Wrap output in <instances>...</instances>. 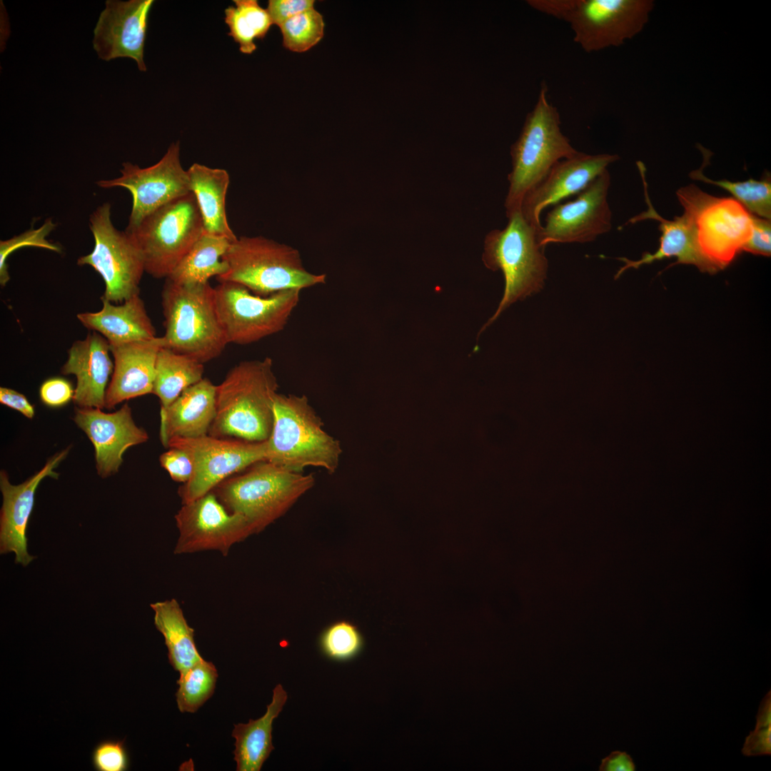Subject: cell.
<instances>
[{
  "mask_svg": "<svg viewBox=\"0 0 771 771\" xmlns=\"http://www.w3.org/2000/svg\"><path fill=\"white\" fill-rule=\"evenodd\" d=\"M278 383L272 358L238 363L216 386V412L208 435L251 442L268 439Z\"/></svg>",
  "mask_w": 771,
  "mask_h": 771,
  "instance_id": "6da1fadb",
  "label": "cell"
},
{
  "mask_svg": "<svg viewBox=\"0 0 771 771\" xmlns=\"http://www.w3.org/2000/svg\"><path fill=\"white\" fill-rule=\"evenodd\" d=\"M323 426L305 395L278 393L272 431L266 440V460L294 473L313 466L333 474L343 450Z\"/></svg>",
  "mask_w": 771,
  "mask_h": 771,
  "instance_id": "7a4b0ae2",
  "label": "cell"
},
{
  "mask_svg": "<svg viewBox=\"0 0 771 771\" xmlns=\"http://www.w3.org/2000/svg\"><path fill=\"white\" fill-rule=\"evenodd\" d=\"M314 484L311 473H294L262 460L212 491L230 513L243 516L255 534L285 515Z\"/></svg>",
  "mask_w": 771,
  "mask_h": 771,
  "instance_id": "3957f363",
  "label": "cell"
},
{
  "mask_svg": "<svg viewBox=\"0 0 771 771\" xmlns=\"http://www.w3.org/2000/svg\"><path fill=\"white\" fill-rule=\"evenodd\" d=\"M541 84L533 109L529 112L518 140L511 146L512 171L505 201L507 217L521 211L525 195L535 188L559 161L578 153L560 129V114Z\"/></svg>",
  "mask_w": 771,
  "mask_h": 771,
  "instance_id": "277c9868",
  "label": "cell"
},
{
  "mask_svg": "<svg viewBox=\"0 0 771 771\" xmlns=\"http://www.w3.org/2000/svg\"><path fill=\"white\" fill-rule=\"evenodd\" d=\"M161 304L165 347L203 363L222 353L228 342L209 283L182 285L166 278Z\"/></svg>",
  "mask_w": 771,
  "mask_h": 771,
  "instance_id": "5b68a950",
  "label": "cell"
},
{
  "mask_svg": "<svg viewBox=\"0 0 771 771\" xmlns=\"http://www.w3.org/2000/svg\"><path fill=\"white\" fill-rule=\"evenodd\" d=\"M228 269L217 278L248 288L253 293L268 296L281 291L301 289L326 283V274L308 271L299 251L263 236H241L233 241L222 258Z\"/></svg>",
  "mask_w": 771,
  "mask_h": 771,
  "instance_id": "8992f818",
  "label": "cell"
},
{
  "mask_svg": "<svg viewBox=\"0 0 771 771\" xmlns=\"http://www.w3.org/2000/svg\"><path fill=\"white\" fill-rule=\"evenodd\" d=\"M507 226L485 236L483 261L492 270H500L505 279L504 294L495 314L480 330L490 325L513 303L539 292L545 283L548 260L538 239V228L530 223L521 211L508 217Z\"/></svg>",
  "mask_w": 771,
  "mask_h": 771,
  "instance_id": "52a82bcc",
  "label": "cell"
},
{
  "mask_svg": "<svg viewBox=\"0 0 771 771\" xmlns=\"http://www.w3.org/2000/svg\"><path fill=\"white\" fill-rule=\"evenodd\" d=\"M535 9L568 22L574 41L586 52L618 46L640 33L654 6L651 0H532Z\"/></svg>",
  "mask_w": 771,
  "mask_h": 771,
  "instance_id": "ba28073f",
  "label": "cell"
},
{
  "mask_svg": "<svg viewBox=\"0 0 771 771\" xmlns=\"http://www.w3.org/2000/svg\"><path fill=\"white\" fill-rule=\"evenodd\" d=\"M676 195L701 253L719 271L727 267L750 236L752 214L734 198L711 196L694 184Z\"/></svg>",
  "mask_w": 771,
  "mask_h": 771,
  "instance_id": "9c48e42d",
  "label": "cell"
},
{
  "mask_svg": "<svg viewBox=\"0 0 771 771\" xmlns=\"http://www.w3.org/2000/svg\"><path fill=\"white\" fill-rule=\"evenodd\" d=\"M203 231L198 206L190 192L160 207L128 233L141 252L145 272L166 278Z\"/></svg>",
  "mask_w": 771,
  "mask_h": 771,
  "instance_id": "30bf717a",
  "label": "cell"
},
{
  "mask_svg": "<svg viewBox=\"0 0 771 771\" xmlns=\"http://www.w3.org/2000/svg\"><path fill=\"white\" fill-rule=\"evenodd\" d=\"M301 291L288 289L261 296L240 283L219 281L214 288L215 303L228 343L251 344L283 330Z\"/></svg>",
  "mask_w": 771,
  "mask_h": 771,
  "instance_id": "8fae6325",
  "label": "cell"
},
{
  "mask_svg": "<svg viewBox=\"0 0 771 771\" xmlns=\"http://www.w3.org/2000/svg\"><path fill=\"white\" fill-rule=\"evenodd\" d=\"M111 211V203L106 202L90 215L89 228L94 246L90 253L78 258L77 264L92 267L104 282L101 297L119 304L140 294L139 285L145 268L136 241L129 233L114 226Z\"/></svg>",
  "mask_w": 771,
  "mask_h": 771,
  "instance_id": "7c38bea8",
  "label": "cell"
},
{
  "mask_svg": "<svg viewBox=\"0 0 771 771\" xmlns=\"http://www.w3.org/2000/svg\"><path fill=\"white\" fill-rule=\"evenodd\" d=\"M186 451L193 463L191 479L178 493L182 504L212 491L219 483L262 460H266V441L251 442L209 435L196 438H174L166 448Z\"/></svg>",
  "mask_w": 771,
  "mask_h": 771,
  "instance_id": "4fadbf2b",
  "label": "cell"
},
{
  "mask_svg": "<svg viewBox=\"0 0 771 771\" xmlns=\"http://www.w3.org/2000/svg\"><path fill=\"white\" fill-rule=\"evenodd\" d=\"M121 175L99 180L104 188L123 187L132 196V207L126 231L134 230L149 214L171 201L191 192L189 178L180 161L179 141L172 143L161 160L141 168L131 162L122 163Z\"/></svg>",
  "mask_w": 771,
  "mask_h": 771,
  "instance_id": "5bb4252c",
  "label": "cell"
},
{
  "mask_svg": "<svg viewBox=\"0 0 771 771\" xmlns=\"http://www.w3.org/2000/svg\"><path fill=\"white\" fill-rule=\"evenodd\" d=\"M174 518L178 530L176 555L216 550L226 556L234 544L253 534L247 520L230 513L213 491L182 504Z\"/></svg>",
  "mask_w": 771,
  "mask_h": 771,
  "instance_id": "9a60e30c",
  "label": "cell"
},
{
  "mask_svg": "<svg viewBox=\"0 0 771 771\" xmlns=\"http://www.w3.org/2000/svg\"><path fill=\"white\" fill-rule=\"evenodd\" d=\"M610 176L605 170L593 180L576 198L556 206L548 213L538 231L540 245L587 243L608 233L612 213L608 202Z\"/></svg>",
  "mask_w": 771,
  "mask_h": 771,
  "instance_id": "2e32d148",
  "label": "cell"
},
{
  "mask_svg": "<svg viewBox=\"0 0 771 771\" xmlns=\"http://www.w3.org/2000/svg\"><path fill=\"white\" fill-rule=\"evenodd\" d=\"M153 0H107L94 30L93 46L99 58L127 57L146 71L143 49Z\"/></svg>",
  "mask_w": 771,
  "mask_h": 771,
  "instance_id": "e0dca14e",
  "label": "cell"
},
{
  "mask_svg": "<svg viewBox=\"0 0 771 771\" xmlns=\"http://www.w3.org/2000/svg\"><path fill=\"white\" fill-rule=\"evenodd\" d=\"M74 420L93 443L97 472L102 478L118 472L128 448L148 439L146 430L136 425L127 403L113 413L78 407Z\"/></svg>",
  "mask_w": 771,
  "mask_h": 771,
  "instance_id": "ac0fdd59",
  "label": "cell"
},
{
  "mask_svg": "<svg viewBox=\"0 0 771 771\" xmlns=\"http://www.w3.org/2000/svg\"><path fill=\"white\" fill-rule=\"evenodd\" d=\"M618 158L619 156L614 154L590 155L578 151L573 156L559 161L525 195L521 206L524 218L540 228L542 226L540 216L545 208L579 193Z\"/></svg>",
  "mask_w": 771,
  "mask_h": 771,
  "instance_id": "d6986e66",
  "label": "cell"
},
{
  "mask_svg": "<svg viewBox=\"0 0 771 771\" xmlns=\"http://www.w3.org/2000/svg\"><path fill=\"white\" fill-rule=\"evenodd\" d=\"M69 450V448L56 453L39 471L19 485H12L5 471L0 473V489L3 496L0 515V553H14L16 563L25 567L35 558L28 553L26 538L35 492L44 478H58L59 473L54 469L66 457Z\"/></svg>",
  "mask_w": 771,
  "mask_h": 771,
  "instance_id": "ffe728a7",
  "label": "cell"
},
{
  "mask_svg": "<svg viewBox=\"0 0 771 771\" xmlns=\"http://www.w3.org/2000/svg\"><path fill=\"white\" fill-rule=\"evenodd\" d=\"M165 345L163 336L110 344L114 371L105 408L112 409L124 400L152 393L157 355Z\"/></svg>",
  "mask_w": 771,
  "mask_h": 771,
  "instance_id": "44dd1931",
  "label": "cell"
},
{
  "mask_svg": "<svg viewBox=\"0 0 771 771\" xmlns=\"http://www.w3.org/2000/svg\"><path fill=\"white\" fill-rule=\"evenodd\" d=\"M110 353L109 341L95 331L69 348L61 373L76 376L73 400L79 408H105L106 386L114 371Z\"/></svg>",
  "mask_w": 771,
  "mask_h": 771,
  "instance_id": "7402d4cb",
  "label": "cell"
},
{
  "mask_svg": "<svg viewBox=\"0 0 771 771\" xmlns=\"http://www.w3.org/2000/svg\"><path fill=\"white\" fill-rule=\"evenodd\" d=\"M644 186L645 197L647 205L646 211L633 218L629 222L635 223L645 219H654L660 223L659 228L661 231L660 238V246L653 253H645L638 261H631L626 258H618L625 263L616 273L615 278L628 268H638L644 264H649L655 261L662 260L665 258L675 257L677 262L670 266L678 263L692 264L698 268L701 272L715 273L719 271L712 263L706 259L700 251L695 240L692 228L685 216L675 217L673 221L663 218L655 211L652 205L647 193V184L645 179V167L643 163H637Z\"/></svg>",
  "mask_w": 771,
  "mask_h": 771,
  "instance_id": "603a6c76",
  "label": "cell"
},
{
  "mask_svg": "<svg viewBox=\"0 0 771 771\" xmlns=\"http://www.w3.org/2000/svg\"><path fill=\"white\" fill-rule=\"evenodd\" d=\"M216 412V386L203 378L185 389L168 407L161 408L160 440L166 448L174 438L208 435Z\"/></svg>",
  "mask_w": 771,
  "mask_h": 771,
  "instance_id": "cb8c5ba5",
  "label": "cell"
},
{
  "mask_svg": "<svg viewBox=\"0 0 771 771\" xmlns=\"http://www.w3.org/2000/svg\"><path fill=\"white\" fill-rule=\"evenodd\" d=\"M102 308L96 312L78 313L81 323L103 336L110 344H121L156 337L140 294L116 305L101 297Z\"/></svg>",
  "mask_w": 771,
  "mask_h": 771,
  "instance_id": "d4e9b609",
  "label": "cell"
},
{
  "mask_svg": "<svg viewBox=\"0 0 771 771\" xmlns=\"http://www.w3.org/2000/svg\"><path fill=\"white\" fill-rule=\"evenodd\" d=\"M191 192L195 196L201 216L203 232L222 236L235 241L226 216V198L230 178L222 168H213L195 163L187 170Z\"/></svg>",
  "mask_w": 771,
  "mask_h": 771,
  "instance_id": "484cf974",
  "label": "cell"
},
{
  "mask_svg": "<svg viewBox=\"0 0 771 771\" xmlns=\"http://www.w3.org/2000/svg\"><path fill=\"white\" fill-rule=\"evenodd\" d=\"M288 698L281 684L273 690L271 702L266 713L257 720L234 725V760L237 771H259L274 747L272 744V725L281 712Z\"/></svg>",
  "mask_w": 771,
  "mask_h": 771,
  "instance_id": "4316f807",
  "label": "cell"
},
{
  "mask_svg": "<svg viewBox=\"0 0 771 771\" xmlns=\"http://www.w3.org/2000/svg\"><path fill=\"white\" fill-rule=\"evenodd\" d=\"M154 611V625L162 634L168 649V657L179 672L189 668L203 657L194 641V630L188 625L183 610L175 599L151 604Z\"/></svg>",
  "mask_w": 771,
  "mask_h": 771,
  "instance_id": "83f0119b",
  "label": "cell"
},
{
  "mask_svg": "<svg viewBox=\"0 0 771 771\" xmlns=\"http://www.w3.org/2000/svg\"><path fill=\"white\" fill-rule=\"evenodd\" d=\"M233 242L203 232L166 278L182 285L209 283L211 277L227 272L228 265L222 258Z\"/></svg>",
  "mask_w": 771,
  "mask_h": 771,
  "instance_id": "f1b7e54d",
  "label": "cell"
},
{
  "mask_svg": "<svg viewBox=\"0 0 771 771\" xmlns=\"http://www.w3.org/2000/svg\"><path fill=\"white\" fill-rule=\"evenodd\" d=\"M204 366L188 356L163 346L158 353L153 392L166 408L189 386L203 378Z\"/></svg>",
  "mask_w": 771,
  "mask_h": 771,
  "instance_id": "f546056e",
  "label": "cell"
},
{
  "mask_svg": "<svg viewBox=\"0 0 771 771\" xmlns=\"http://www.w3.org/2000/svg\"><path fill=\"white\" fill-rule=\"evenodd\" d=\"M235 6L225 9V23L228 35L239 45V50L251 54L257 46L256 39H263L273 24L267 11L256 0H233Z\"/></svg>",
  "mask_w": 771,
  "mask_h": 771,
  "instance_id": "4dcf8cb0",
  "label": "cell"
},
{
  "mask_svg": "<svg viewBox=\"0 0 771 771\" xmlns=\"http://www.w3.org/2000/svg\"><path fill=\"white\" fill-rule=\"evenodd\" d=\"M176 703L181 712H195L213 695L218 672L210 661L203 658L179 672Z\"/></svg>",
  "mask_w": 771,
  "mask_h": 771,
  "instance_id": "1f68e13d",
  "label": "cell"
},
{
  "mask_svg": "<svg viewBox=\"0 0 771 771\" xmlns=\"http://www.w3.org/2000/svg\"><path fill=\"white\" fill-rule=\"evenodd\" d=\"M692 179L714 184L729 191L751 214L760 218H771V178L767 174L761 180L750 178L745 181L732 182L727 180H712L702 173V168L690 173Z\"/></svg>",
  "mask_w": 771,
  "mask_h": 771,
  "instance_id": "d6a6232c",
  "label": "cell"
},
{
  "mask_svg": "<svg viewBox=\"0 0 771 771\" xmlns=\"http://www.w3.org/2000/svg\"><path fill=\"white\" fill-rule=\"evenodd\" d=\"M283 37V46L293 52L311 49L321 41L324 35L323 17L315 8L303 11L278 26Z\"/></svg>",
  "mask_w": 771,
  "mask_h": 771,
  "instance_id": "836d02e7",
  "label": "cell"
},
{
  "mask_svg": "<svg viewBox=\"0 0 771 771\" xmlns=\"http://www.w3.org/2000/svg\"><path fill=\"white\" fill-rule=\"evenodd\" d=\"M319 646L328 658L345 662L353 659L361 652L363 638L353 624L341 620L328 625L321 633Z\"/></svg>",
  "mask_w": 771,
  "mask_h": 771,
  "instance_id": "e575fe53",
  "label": "cell"
},
{
  "mask_svg": "<svg viewBox=\"0 0 771 771\" xmlns=\"http://www.w3.org/2000/svg\"><path fill=\"white\" fill-rule=\"evenodd\" d=\"M51 218H47L38 228H30L11 238L0 241V284L5 286L10 279L7 259L15 251L26 246H34L61 253L62 248L58 243L48 241L46 236L56 228Z\"/></svg>",
  "mask_w": 771,
  "mask_h": 771,
  "instance_id": "d590c367",
  "label": "cell"
},
{
  "mask_svg": "<svg viewBox=\"0 0 771 771\" xmlns=\"http://www.w3.org/2000/svg\"><path fill=\"white\" fill-rule=\"evenodd\" d=\"M753 731L746 737L742 753L747 757L771 755V691L760 702Z\"/></svg>",
  "mask_w": 771,
  "mask_h": 771,
  "instance_id": "8d00e7d4",
  "label": "cell"
},
{
  "mask_svg": "<svg viewBox=\"0 0 771 771\" xmlns=\"http://www.w3.org/2000/svg\"><path fill=\"white\" fill-rule=\"evenodd\" d=\"M91 763L96 771H126L129 767V756L124 740L106 739L94 747Z\"/></svg>",
  "mask_w": 771,
  "mask_h": 771,
  "instance_id": "74e56055",
  "label": "cell"
},
{
  "mask_svg": "<svg viewBox=\"0 0 771 771\" xmlns=\"http://www.w3.org/2000/svg\"><path fill=\"white\" fill-rule=\"evenodd\" d=\"M161 465L176 482L186 483L193 473V463L190 455L184 450L171 447L159 458Z\"/></svg>",
  "mask_w": 771,
  "mask_h": 771,
  "instance_id": "f35d334b",
  "label": "cell"
},
{
  "mask_svg": "<svg viewBox=\"0 0 771 771\" xmlns=\"http://www.w3.org/2000/svg\"><path fill=\"white\" fill-rule=\"evenodd\" d=\"M742 251L755 255L770 256L771 221L769 219L752 216V231Z\"/></svg>",
  "mask_w": 771,
  "mask_h": 771,
  "instance_id": "ab89813d",
  "label": "cell"
},
{
  "mask_svg": "<svg viewBox=\"0 0 771 771\" xmlns=\"http://www.w3.org/2000/svg\"><path fill=\"white\" fill-rule=\"evenodd\" d=\"M74 390L71 384L62 378H51L44 381L40 387L41 401L50 407H60L73 399Z\"/></svg>",
  "mask_w": 771,
  "mask_h": 771,
  "instance_id": "60d3db41",
  "label": "cell"
},
{
  "mask_svg": "<svg viewBox=\"0 0 771 771\" xmlns=\"http://www.w3.org/2000/svg\"><path fill=\"white\" fill-rule=\"evenodd\" d=\"M313 0H269L267 11L273 24H281L297 14L314 8Z\"/></svg>",
  "mask_w": 771,
  "mask_h": 771,
  "instance_id": "b9f144b4",
  "label": "cell"
},
{
  "mask_svg": "<svg viewBox=\"0 0 771 771\" xmlns=\"http://www.w3.org/2000/svg\"><path fill=\"white\" fill-rule=\"evenodd\" d=\"M0 403L14 409L28 418L34 415V408L25 395L11 388H0Z\"/></svg>",
  "mask_w": 771,
  "mask_h": 771,
  "instance_id": "7bdbcfd3",
  "label": "cell"
},
{
  "mask_svg": "<svg viewBox=\"0 0 771 771\" xmlns=\"http://www.w3.org/2000/svg\"><path fill=\"white\" fill-rule=\"evenodd\" d=\"M635 769L630 755L625 752L618 750L602 759L599 766L600 771H635Z\"/></svg>",
  "mask_w": 771,
  "mask_h": 771,
  "instance_id": "ee69618b",
  "label": "cell"
}]
</instances>
